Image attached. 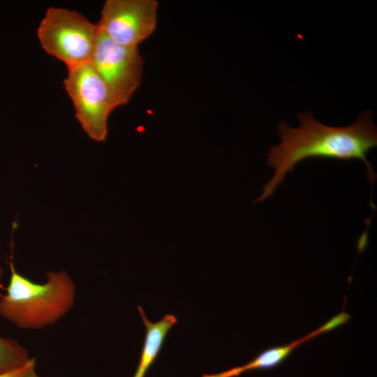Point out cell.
Segmentation results:
<instances>
[{
	"mask_svg": "<svg viewBox=\"0 0 377 377\" xmlns=\"http://www.w3.org/2000/svg\"><path fill=\"white\" fill-rule=\"evenodd\" d=\"M65 89L71 97L75 117L89 138L103 141L108 133V120L114 110L108 89L89 62L68 68Z\"/></svg>",
	"mask_w": 377,
	"mask_h": 377,
	"instance_id": "277c9868",
	"label": "cell"
},
{
	"mask_svg": "<svg viewBox=\"0 0 377 377\" xmlns=\"http://www.w3.org/2000/svg\"><path fill=\"white\" fill-rule=\"evenodd\" d=\"M10 278L0 297V315L22 330L52 325L73 306L75 285L64 271L49 272L45 283H35L19 274L10 263Z\"/></svg>",
	"mask_w": 377,
	"mask_h": 377,
	"instance_id": "7a4b0ae2",
	"label": "cell"
},
{
	"mask_svg": "<svg viewBox=\"0 0 377 377\" xmlns=\"http://www.w3.org/2000/svg\"><path fill=\"white\" fill-rule=\"evenodd\" d=\"M30 359L27 350L17 341L0 337V374L19 368Z\"/></svg>",
	"mask_w": 377,
	"mask_h": 377,
	"instance_id": "9c48e42d",
	"label": "cell"
},
{
	"mask_svg": "<svg viewBox=\"0 0 377 377\" xmlns=\"http://www.w3.org/2000/svg\"><path fill=\"white\" fill-rule=\"evenodd\" d=\"M300 125L297 128L286 122L278 124L280 143L269 149L267 162L274 169L271 179L263 187L256 202L270 198L283 183L288 172H293L300 162L310 158H327L339 161L359 159L367 168L371 184L376 174L367 154L377 146V128L370 110H364L352 124L342 127L330 126L316 120L310 110L297 113Z\"/></svg>",
	"mask_w": 377,
	"mask_h": 377,
	"instance_id": "6da1fadb",
	"label": "cell"
},
{
	"mask_svg": "<svg viewBox=\"0 0 377 377\" xmlns=\"http://www.w3.org/2000/svg\"><path fill=\"white\" fill-rule=\"evenodd\" d=\"M327 332L328 331L325 325H323L317 330L288 345L276 346L263 351L252 360L244 364V367L246 369V371L274 368L283 362L302 343L308 339Z\"/></svg>",
	"mask_w": 377,
	"mask_h": 377,
	"instance_id": "ba28073f",
	"label": "cell"
},
{
	"mask_svg": "<svg viewBox=\"0 0 377 377\" xmlns=\"http://www.w3.org/2000/svg\"><path fill=\"white\" fill-rule=\"evenodd\" d=\"M158 6L156 0H107L97 25L112 42L138 47L156 29Z\"/></svg>",
	"mask_w": 377,
	"mask_h": 377,
	"instance_id": "8992f818",
	"label": "cell"
},
{
	"mask_svg": "<svg viewBox=\"0 0 377 377\" xmlns=\"http://www.w3.org/2000/svg\"><path fill=\"white\" fill-rule=\"evenodd\" d=\"M98 29L90 63L104 82L114 110L128 103L140 85L144 61L138 47L118 45Z\"/></svg>",
	"mask_w": 377,
	"mask_h": 377,
	"instance_id": "5b68a950",
	"label": "cell"
},
{
	"mask_svg": "<svg viewBox=\"0 0 377 377\" xmlns=\"http://www.w3.org/2000/svg\"><path fill=\"white\" fill-rule=\"evenodd\" d=\"M36 362L34 357L31 359L23 366L0 374V377H40L36 371Z\"/></svg>",
	"mask_w": 377,
	"mask_h": 377,
	"instance_id": "30bf717a",
	"label": "cell"
},
{
	"mask_svg": "<svg viewBox=\"0 0 377 377\" xmlns=\"http://www.w3.org/2000/svg\"><path fill=\"white\" fill-rule=\"evenodd\" d=\"M98 31L80 13L53 7L47 9L37 35L42 47L69 68L90 61Z\"/></svg>",
	"mask_w": 377,
	"mask_h": 377,
	"instance_id": "3957f363",
	"label": "cell"
},
{
	"mask_svg": "<svg viewBox=\"0 0 377 377\" xmlns=\"http://www.w3.org/2000/svg\"><path fill=\"white\" fill-rule=\"evenodd\" d=\"M2 275H3V269L1 267H0V279L2 277Z\"/></svg>",
	"mask_w": 377,
	"mask_h": 377,
	"instance_id": "8fae6325",
	"label": "cell"
},
{
	"mask_svg": "<svg viewBox=\"0 0 377 377\" xmlns=\"http://www.w3.org/2000/svg\"><path fill=\"white\" fill-rule=\"evenodd\" d=\"M146 328L145 339L137 369L133 377H145L147 370L161 350L168 331L177 323L173 314H166L160 320L152 323L146 316L140 306H138Z\"/></svg>",
	"mask_w": 377,
	"mask_h": 377,
	"instance_id": "52a82bcc",
	"label": "cell"
}]
</instances>
